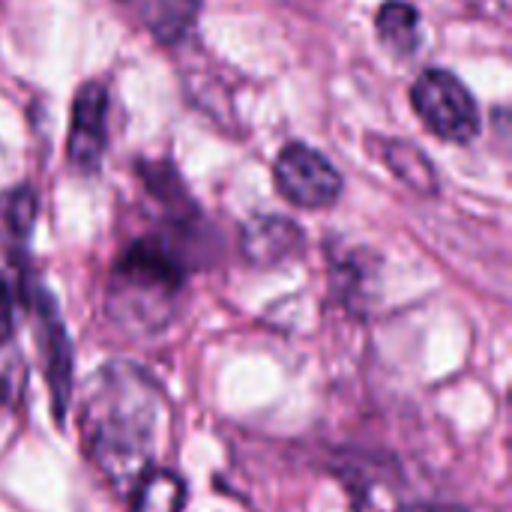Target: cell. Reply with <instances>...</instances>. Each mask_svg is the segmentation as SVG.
I'll list each match as a JSON object with an SVG mask.
<instances>
[{
    "mask_svg": "<svg viewBox=\"0 0 512 512\" xmlns=\"http://www.w3.org/2000/svg\"><path fill=\"white\" fill-rule=\"evenodd\" d=\"M78 432L96 471L126 492L153 471L168 432V402L141 366L114 360L87 378Z\"/></svg>",
    "mask_w": 512,
    "mask_h": 512,
    "instance_id": "obj_1",
    "label": "cell"
},
{
    "mask_svg": "<svg viewBox=\"0 0 512 512\" xmlns=\"http://www.w3.org/2000/svg\"><path fill=\"white\" fill-rule=\"evenodd\" d=\"M189 258L177 237H141L117 258L108 291V318L129 333H156L174 312L180 291L186 285Z\"/></svg>",
    "mask_w": 512,
    "mask_h": 512,
    "instance_id": "obj_2",
    "label": "cell"
},
{
    "mask_svg": "<svg viewBox=\"0 0 512 512\" xmlns=\"http://www.w3.org/2000/svg\"><path fill=\"white\" fill-rule=\"evenodd\" d=\"M411 105L441 141L471 144L480 135V108L471 90L447 69H426L411 84Z\"/></svg>",
    "mask_w": 512,
    "mask_h": 512,
    "instance_id": "obj_3",
    "label": "cell"
},
{
    "mask_svg": "<svg viewBox=\"0 0 512 512\" xmlns=\"http://www.w3.org/2000/svg\"><path fill=\"white\" fill-rule=\"evenodd\" d=\"M273 177L282 198L303 210H324L342 195V177L333 162L300 141L282 147L273 165Z\"/></svg>",
    "mask_w": 512,
    "mask_h": 512,
    "instance_id": "obj_4",
    "label": "cell"
},
{
    "mask_svg": "<svg viewBox=\"0 0 512 512\" xmlns=\"http://www.w3.org/2000/svg\"><path fill=\"white\" fill-rule=\"evenodd\" d=\"M33 321H36V342L42 348V366H45V381L51 390V411L57 423H63L69 399H72V345L66 336V327L60 321L57 303L48 291L39 285L24 288Z\"/></svg>",
    "mask_w": 512,
    "mask_h": 512,
    "instance_id": "obj_5",
    "label": "cell"
},
{
    "mask_svg": "<svg viewBox=\"0 0 512 512\" xmlns=\"http://www.w3.org/2000/svg\"><path fill=\"white\" fill-rule=\"evenodd\" d=\"M108 147V90L99 81H87L78 87L72 99V123H69V165L90 177L99 171Z\"/></svg>",
    "mask_w": 512,
    "mask_h": 512,
    "instance_id": "obj_6",
    "label": "cell"
},
{
    "mask_svg": "<svg viewBox=\"0 0 512 512\" xmlns=\"http://www.w3.org/2000/svg\"><path fill=\"white\" fill-rule=\"evenodd\" d=\"M240 249L255 267H273L303 249V231L285 216H255L243 225Z\"/></svg>",
    "mask_w": 512,
    "mask_h": 512,
    "instance_id": "obj_7",
    "label": "cell"
},
{
    "mask_svg": "<svg viewBox=\"0 0 512 512\" xmlns=\"http://www.w3.org/2000/svg\"><path fill=\"white\" fill-rule=\"evenodd\" d=\"M135 24H141L156 42L177 45L195 24L201 0H117Z\"/></svg>",
    "mask_w": 512,
    "mask_h": 512,
    "instance_id": "obj_8",
    "label": "cell"
},
{
    "mask_svg": "<svg viewBox=\"0 0 512 512\" xmlns=\"http://www.w3.org/2000/svg\"><path fill=\"white\" fill-rule=\"evenodd\" d=\"M378 39L399 57H408L420 45V12L405 0H387L378 12Z\"/></svg>",
    "mask_w": 512,
    "mask_h": 512,
    "instance_id": "obj_9",
    "label": "cell"
},
{
    "mask_svg": "<svg viewBox=\"0 0 512 512\" xmlns=\"http://www.w3.org/2000/svg\"><path fill=\"white\" fill-rule=\"evenodd\" d=\"M36 225V189L15 186L0 192V243L24 246Z\"/></svg>",
    "mask_w": 512,
    "mask_h": 512,
    "instance_id": "obj_10",
    "label": "cell"
},
{
    "mask_svg": "<svg viewBox=\"0 0 512 512\" xmlns=\"http://www.w3.org/2000/svg\"><path fill=\"white\" fill-rule=\"evenodd\" d=\"M132 512H183L186 486L174 471L153 468L132 489Z\"/></svg>",
    "mask_w": 512,
    "mask_h": 512,
    "instance_id": "obj_11",
    "label": "cell"
},
{
    "mask_svg": "<svg viewBox=\"0 0 512 512\" xmlns=\"http://www.w3.org/2000/svg\"><path fill=\"white\" fill-rule=\"evenodd\" d=\"M387 165H390L393 174H399V177H402L411 189H417V192H426V195H429V192H435V186H438L429 159H426L420 150L408 147L405 141L387 144Z\"/></svg>",
    "mask_w": 512,
    "mask_h": 512,
    "instance_id": "obj_12",
    "label": "cell"
},
{
    "mask_svg": "<svg viewBox=\"0 0 512 512\" xmlns=\"http://www.w3.org/2000/svg\"><path fill=\"white\" fill-rule=\"evenodd\" d=\"M27 384V363L9 342L0 345V408H15Z\"/></svg>",
    "mask_w": 512,
    "mask_h": 512,
    "instance_id": "obj_13",
    "label": "cell"
},
{
    "mask_svg": "<svg viewBox=\"0 0 512 512\" xmlns=\"http://www.w3.org/2000/svg\"><path fill=\"white\" fill-rule=\"evenodd\" d=\"M12 336V294H9V282L0 273V345L9 342Z\"/></svg>",
    "mask_w": 512,
    "mask_h": 512,
    "instance_id": "obj_14",
    "label": "cell"
},
{
    "mask_svg": "<svg viewBox=\"0 0 512 512\" xmlns=\"http://www.w3.org/2000/svg\"><path fill=\"white\" fill-rule=\"evenodd\" d=\"M396 512H468L465 507L456 504H435V501H417V504H405Z\"/></svg>",
    "mask_w": 512,
    "mask_h": 512,
    "instance_id": "obj_15",
    "label": "cell"
}]
</instances>
